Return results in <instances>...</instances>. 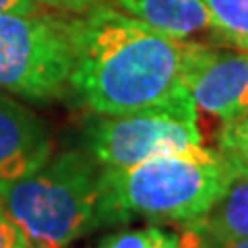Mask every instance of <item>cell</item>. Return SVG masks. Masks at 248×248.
I'll use <instances>...</instances> for the list:
<instances>
[{
	"label": "cell",
	"mask_w": 248,
	"mask_h": 248,
	"mask_svg": "<svg viewBox=\"0 0 248 248\" xmlns=\"http://www.w3.org/2000/svg\"><path fill=\"white\" fill-rule=\"evenodd\" d=\"M75 64L71 91L93 114H126L188 93L195 42L174 40L112 6L68 13Z\"/></svg>",
	"instance_id": "cell-1"
},
{
	"label": "cell",
	"mask_w": 248,
	"mask_h": 248,
	"mask_svg": "<svg viewBox=\"0 0 248 248\" xmlns=\"http://www.w3.org/2000/svg\"><path fill=\"white\" fill-rule=\"evenodd\" d=\"M230 176L232 164L207 147L157 155L126 170L102 168L97 228L128 223L135 217L180 226L199 221Z\"/></svg>",
	"instance_id": "cell-2"
},
{
	"label": "cell",
	"mask_w": 248,
	"mask_h": 248,
	"mask_svg": "<svg viewBox=\"0 0 248 248\" xmlns=\"http://www.w3.org/2000/svg\"><path fill=\"white\" fill-rule=\"evenodd\" d=\"M99 174L87 151H64L33 174L0 182V207L31 248H66L97 228Z\"/></svg>",
	"instance_id": "cell-3"
},
{
	"label": "cell",
	"mask_w": 248,
	"mask_h": 248,
	"mask_svg": "<svg viewBox=\"0 0 248 248\" xmlns=\"http://www.w3.org/2000/svg\"><path fill=\"white\" fill-rule=\"evenodd\" d=\"M75 52L68 13L0 15V89L31 102L66 97Z\"/></svg>",
	"instance_id": "cell-4"
},
{
	"label": "cell",
	"mask_w": 248,
	"mask_h": 248,
	"mask_svg": "<svg viewBox=\"0 0 248 248\" xmlns=\"http://www.w3.org/2000/svg\"><path fill=\"white\" fill-rule=\"evenodd\" d=\"M87 153L104 170H126L157 157L203 147L190 93L126 114H95L85 126Z\"/></svg>",
	"instance_id": "cell-5"
},
{
	"label": "cell",
	"mask_w": 248,
	"mask_h": 248,
	"mask_svg": "<svg viewBox=\"0 0 248 248\" xmlns=\"http://www.w3.org/2000/svg\"><path fill=\"white\" fill-rule=\"evenodd\" d=\"M184 85L197 110L223 124L248 116V52L209 48L195 42Z\"/></svg>",
	"instance_id": "cell-6"
},
{
	"label": "cell",
	"mask_w": 248,
	"mask_h": 248,
	"mask_svg": "<svg viewBox=\"0 0 248 248\" xmlns=\"http://www.w3.org/2000/svg\"><path fill=\"white\" fill-rule=\"evenodd\" d=\"M52 157L46 122L0 89V182L37 172Z\"/></svg>",
	"instance_id": "cell-7"
},
{
	"label": "cell",
	"mask_w": 248,
	"mask_h": 248,
	"mask_svg": "<svg viewBox=\"0 0 248 248\" xmlns=\"http://www.w3.org/2000/svg\"><path fill=\"white\" fill-rule=\"evenodd\" d=\"M118 11L174 40H190L211 29L203 0H114Z\"/></svg>",
	"instance_id": "cell-8"
},
{
	"label": "cell",
	"mask_w": 248,
	"mask_h": 248,
	"mask_svg": "<svg viewBox=\"0 0 248 248\" xmlns=\"http://www.w3.org/2000/svg\"><path fill=\"white\" fill-rule=\"evenodd\" d=\"M205 226L223 242L248 238V172L232 164L226 188L203 217Z\"/></svg>",
	"instance_id": "cell-9"
},
{
	"label": "cell",
	"mask_w": 248,
	"mask_h": 248,
	"mask_svg": "<svg viewBox=\"0 0 248 248\" xmlns=\"http://www.w3.org/2000/svg\"><path fill=\"white\" fill-rule=\"evenodd\" d=\"M211 29L221 40L248 52V0H203Z\"/></svg>",
	"instance_id": "cell-10"
},
{
	"label": "cell",
	"mask_w": 248,
	"mask_h": 248,
	"mask_svg": "<svg viewBox=\"0 0 248 248\" xmlns=\"http://www.w3.org/2000/svg\"><path fill=\"white\" fill-rule=\"evenodd\" d=\"M219 153L248 172V116L226 122L219 133Z\"/></svg>",
	"instance_id": "cell-11"
},
{
	"label": "cell",
	"mask_w": 248,
	"mask_h": 248,
	"mask_svg": "<svg viewBox=\"0 0 248 248\" xmlns=\"http://www.w3.org/2000/svg\"><path fill=\"white\" fill-rule=\"evenodd\" d=\"M161 236H164V230L155 226L122 230L104 238L97 248H155Z\"/></svg>",
	"instance_id": "cell-12"
},
{
	"label": "cell",
	"mask_w": 248,
	"mask_h": 248,
	"mask_svg": "<svg viewBox=\"0 0 248 248\" xmlns=\"http://www.w3.org/2000/svg\"><path fill=\"white\" fill-rule=\"evenodd\" d=\"M178 238H180V248H226L223 240L217 238L203 219L184 223Z\"/></svg>",
	"instance_id": "cell-13"
},
{
	"label": "cell",
	"mask_w": 248,
	"mask_h": 248,
	"mask_svg": "<svg viewBox=\"0 0 248 248\" xmlns=\"http://www.w3.org/2000/svg\"><path fill=\"white\" fill-rule=\"evenodd\" d=\"M0 248H31L27 236L0 207Z\"/></svg>",
	"instance_id": "cell-14"
},
{
	"label": "cell",
	"mask_w": 248,
	"mask_h": 248,
	"mask_svg": "<svg viewBox=\"0 0 248 248\" xmlns=\"http://www.w3.org/2000/svg\"><path fill=\"white\" fill-rule=\"evenodd\" d=\"M35 2L56 9L60 13H83L95 4H102L104 0H35Z\"/></svg>",
	"instance_id": "cell-15"
},
{
	"label": "cell",
	"mask_w": 248,
	"mask_h": 248,
	"mask_svg": "<svg viewBox=\"0 0 248 248\" xmlns=\"http://www.w3.org/2000/svg\"><path fill=\"white\" fill-rule=\"evenodd\" d=\"M37 13L35 0H0V15H33Z\"/></svg>",
	"instance_id": "cell-16"
},
{
	"label": "cell",
	"mask_w": 248,
	"mask_h": 248,
	"mask_svg": "<svg viewBox=\"0 0 248 248\" xmlns=\"http://www.w3.org/2000/svg\"><path fill=\"white\" fill-rule=\"evenodd\" d=\"M155 248H180V238H178V234H174V232L164 230V236H161V240Z\"/></svg>",
	"instance_id": "cell-17"
},
{
	"label": "cell",
	"mask_w": 248,
	"mask_h": 248,
	"mask_svg": "<svg viewBox=\"0 0 248 248\" xmlns=\"http://www.w3.org/2000/svg\"><path fill=\"white\" fill-rule=\"evenodd\" d=\"M226 248H248V238L242 240H230V242H223Z\"/></svg>",
	"instance_id": "cell-18"
}]
</instances>
